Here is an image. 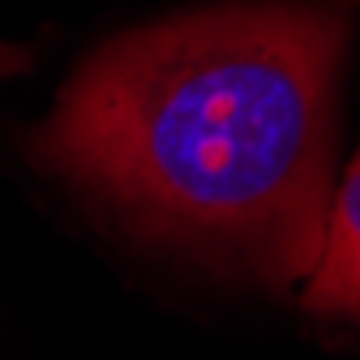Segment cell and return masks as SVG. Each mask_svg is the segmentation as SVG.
<instances>
[{"instance_id": "1", "label": "cell", "mask_w": 360, "mask_h": 360, "mask_svg": "<svg viewBox=\"0 0 360 360\" xmlns=\"http://www.w3.org/2000/svg\"><path fill=\"white\" fill-rule=\"evenodd\" d=\"M360 0H245L124 34L34 155L146 228L288 283L326 240L335 86Z\"/></svg>"}, {"instance_id": "2", "label": "cell", "mask_w": 360, "mask_h": 360, "mask_svg": "<svg viewBox=\"0 0 360 360\" xmlns=\"http://www.w3.org/2000/svg\"><path fill=\"white\" fill-rule=\"evenodd\" d=\"M304 304L313 313L360 322V155L352 159L326 214V240L309 275Z\"/></svg>"}]
</instances>
